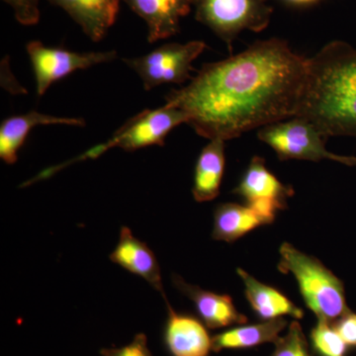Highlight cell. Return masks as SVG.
Segmentation results:
<instances>
[{"label": "cell", "mask_w": 356, "mask_h": 356, "mask_svg": "<svg viewBox=\"0 0 356 356\" xmlns=\"http://www.w3.org/2000/svg\"><path fill=\"white\" fill-rule=\"evenodd\" d=\"M308 58L284 40L257 41L238 55L205 64L165 104L187 115L201 137L225 142L252 129L296 117Z\"/></svg>", "instance_id": "obj_1"}, {"label": "cell", "mask_w": 356, "mask_h": 356, "mask_svg": "<svg viewBox=\"0 0 356 356\" xmlns=\"http://www.w3.org/2000/svg\"><path fill=\"white\" fill-rule=\"evenodd\" d=\"M296 117L311 122L325 137H356V48L332 41L308 58Z\"/></svg>", "instance_id": "obj_2"}, {"label": "cell", "mask_w": 356, "mask_h": 356, "mask_svg": "<svg viewBox=\"0 0 356 356\" xmlns=\"http://www.w3.org/2000/svg\"><path fill=\"white\" fill-rule=\"evenodd\" d=\"M280 254L278 268L294 276L306 305L318 320L332 322L350 312L343 283L322 262L290 243H283Z\"/></svg>", "instance_id": "obj_3"}, {"label": "cell", "mask_w": 356, "mask_h": 356, "mask_svg": "<svg viewBox=\"0 0 356 356\" xmlns=\"http://www.w3.org/2000/svg\"><path fill=\"white\" fill-rule=\"evenodd\" d=\"M195 18L228 46L245 30L259 33L268 27L273 8L269 0H195Z\"/></svg>", "instance_id": "obj_4"}, {"label": "cell", "mask_w": 356, "mask_h": 356, "mask_svg": "<svg viewBox=\"0 0 356 356\" xmlns=\"http://www.w3.org/2000/svg\"><path fill=\"white\" fill-rule=\"evenodd\" d=\"M257 137L273 147L282 161L304 159L318 161L330 159L348 166H356L355 156L330 153L325 149L327 137L323 135L311 122L301 117H293L288 121L264 126L259 131Z\"/></svg>", "instance_id": "obj_5"}, {"label": "cell", "mask_w": 356, "mask_h": 356, "mask_svg": "<svg viewBox=\"0 0 356 356\" xmlns=\"http://www.w3.org/2000/svg\"><path fill=\"white\" fill-rule=\"evenodd\" d=\"M188 118L182 110L177 107L165 106L156 110H145L131 118L127 123L116 133L113 137L104 144L98 145L93 149H89L83 156L70 163H65V166L77 161L86 159H96L111 147H117L124 151L132 152L149 146H163L165 144L166 136L170 131L180 124L187 123ZM58 168L57 170L62 168Z\"/></svg>", "instance_id": "obj_6"}, {"label": "cell", "mask_w": 356, "mask_h": 356, "mask_svg": "<svg viewBox=\"0 0 356 356\" xmlns=\"http://www.w3.org/2000/svg\"><path fill=\"white\" fill-rule=\"evenodd\" d=\"M206 48L202 41L165 44L142 57L124 58V62L137 72L145 89L151 90L161 84L191 81L192 63Z\"/></svg>", "instance_id": "obj_7"}, {"label": "cell", "mask_w": 356, "mask_h": 356, "mask_svg": "<svg viewBox=\"0 0 356 356\" xmlns=\"http://www.w3.org/2000/svg\"><path fill=\"white\" fill-rule=\"evenodd\" d=\"M27 53L34 70L37 95H44L49 88L79 70L109 63L117 58L115 51L76 53L60 48H51L39 41L27 44Z\"/></svg>", "instance_id": "obj_8"}, {"label": "cell", "mask_w": 356, "mask_h": 356, "mask_svg": "<svg viewBox=\"0 0 356 356\" xmlns=\"http://www.w3.org/2000/svg\"><path fill=\"white\" fill-rule=\"evenodd\" d=\"M234 193L245 198L248 206L271 224L278 211L287 207L288 198L294 191L267 170L264 159L254 156Z\"/></svg>", "instance_id": "obj_9"}, {"label": "cell", "mask_w": 356, "mask_h": 356, "mask_svg": "<svg viewBox=\"0 0 356 356\" xmlns=\"http://www.w3.org/2000/svg\"><path fill=\"white\" fill-rule=\"evenodd\" d=\"M146 22L147 42L170 38L180 30V21L191 13L195 0H123Z\"/></svg>", "instance_id": "obj_10"}, {"label": "cell", "mask_w": 356, "mask_h": 356, "mask_svg": "<svg viewBox=\"0 0 356 356\" xmlns=\"http://www.w3.org/2000/svg\"><path fill=\"white\" fill-rule=\"evenodd\" d=\"M168 318L165 331V341L172 356H208L213 350L211 339L205 325L188 315L173 310L168 299Z\"/></svg>", "instance_id": "obj_11"}, {"label": "cell", "mask_w": 356, "mask_h": 356, "mask_svg": "<svg viewBox=\"0 0 356 356\" xmlns=\"http://www.w3.org/2000/svg\"><path fill=\"white\" fill-rule=\"evenodd\" d=\"M109 257L112 262L129 273L144 278L166 299L156 254L147 243L136 238L127 227H122L119 242Z\"/></svg>", "instance_id": "obj_12"}, {"label": "cell", "mask_w": 356, "mask_h": 356, "mask_svg": "<svg viewBox=\"0 0 356 356\" xmlns=\"http://www.w3.org/2000/svg\"><path fill=\"white\" fill-rule=\"evenodd\" d=\"M172 282L182 294L193 302L199 316L210 329H220L248 322V318L238 311L229 295L206 291L196 285L185 282L178 275H173Z\"/></svg>", "instance_id": "obj_13"}, {"label": "cell", "mask_w": 356, "mask_h": 356, "mask_svg": "<svg viewBox=\"0 0 356 356\" xmlns=\"http://www.w3.org/2000/svg\"><path fill=\"white\" fill-rule=\"evenodd\" d=\"M69 14L91 41L99 42L116 22L121 0H48Z\"/></svg>", "instance_id": "obj_14"}, {"label": "cell", "mask_w": 356, "mask_h": 356, "mask_svg": "<svg viewBox=\"0 0 356 356\" xmlns=\"http://www.w3.org/2000/svg\"><path fill=\"white\" fill-rule=\"evenodd\" d=\"M69 125L84 127L86 122L81 118H67L31 111L27 114L9 117L0 125V159L13 165L18 158V151L24 144L30 131L37 126Z\"/></svg>", "instance_id": "obj_15"}, {"label": "cell", "mask_w": 356, "mask_h": 356, "mask_svg": "<svg viewBox=\"0 0 356 356\" xmlns=\"http://www.w3.org/2000/svg\"><path fill=\"white\" fill-rule=\"evenodd\" d=\"M238 274L245 284L248 303L262 320H276L284 316L295 318L303 317V311L275 288L255 280L254 276L250 275L243 269H238Z\"/></svg>", "instance_id": "obj_16"}, {"label": "cell", "mask_w": 356, "mask_h": 356, "mask_svg": "<svg viewBox=\"0 0 356 356\" xmlns=\"http://www.w3.org/2000/svg\"><path fill=\"white\" fill-rule=\"evenodd\" d=\"M224 170L225 140H210L195 166L192 193L197 202H208L219 195Z\"/></svg>", "instance_id": "obj_17"}, {"label": "cell", "mask_w": 356, "mask_h": 356, "mask_svg": "<svg viewBox=\"0 0 356 356\" xmlns=\"http://www.w3.org/2000/svg\"><path fill=\"white\" fill-rule=\"evenodd\" d=\"M267 224L266 220L250 206L220 204L214 212L212 236L217 241L233 243L252 229Z\"/></svg>", "instance_id": "obj_18"}, {"label": "cell", "mask_w": 356, "mask_h": 356, "mask_svg": "<svg viewBox=\"0 0 356 356\" xmlns=\"http://www.w3.org/2000/svg\"><path fill=\"white\" fill-rule=\"evenodd\" d=\"M286 325V320L281 318L264 321L261 324L234 327L213 337V350H240L276 343Z\"/></svg>", "instance_id": "obj_19"}, {"label": "cell", "mask_w": 356, "mask_h": 356, "mask_svg": "<svg viewBox=\"0 0 356 356\" xmlns=\"http://www.w3.org/2000/svg\"><path fill=\"white\" fill-rule=\"evenodd\" d=\"M314 348L321 356H346L348 344L330 322L318 320L311 334Z\"/></svg>", "instance_id": "obj_20"}, {"label": "cell", "mask_w": 356, "mask_h": 356, "mask_svg": "<svg viewBox=\"0 0 356 356\" xmlns=\"http://www.w3.org/2000/svg\"><path fill=\"white\" fill-rule=\"evenodd\" d=\"M273 356H311L308 343L298 322L290 325L289 331L275 343Z\"/></svg>", "instance_id": "obj_21"}, {"label": "cell", "mask_w": 356, "mask_h": 356, "mask_svg": "<svg viewBox=\"0 0 356 356\" xmlns=\"http://www.w3.org/2000/svg\"><path fill=\"white\" fill-rule=\"evenodd\" d=\"M13 8L14 16L20 24L33 26L40 20V0H2Z\"/></svg>", "instance_id": "obj_22"}, {"label": "cell", "mask_w": 356, "mask_h": 356, "mask_svg": "<svg viewBox=\"0 0 356 356\" xmlns=\"http://www.w3.org/2000/svg\"><path fill=\"white\" fill-rule=\"evenodd\" d=\"M103 356H153L147 348V337L140 334L132 343L120 348H108L102 350Z\"/></svg>", "instance_id": "obj_23"}, {"label": "cell", "mask_w": 356, "mask_h": 356, "mask_svg": "<svg viewBox=\"0 0 356 356\" xmlns=\"http://www.w3.org/2000/svg\"><path fill=\"white\" fill-rule=\"evenodd\" d=\"M334 327L344 343L348 346H356V314L348 312Z\"/></svg>", "instance_id": "obj_24"}, {"label": "cell", "mask_w": 356, "mask_h": 356, "mask_svg": "<svg viewBox=\"0 0 356 356\" xmlns=\"http://www.w3.org/2000/svg\"><path fill=\"white\" fill-rule=\"evenodd\" d=\"M286 1L292 4H296V6H310V4L316 3L320 0H286Z\"/></svg>", "instance_id": "obj_25"}]
</instances>
